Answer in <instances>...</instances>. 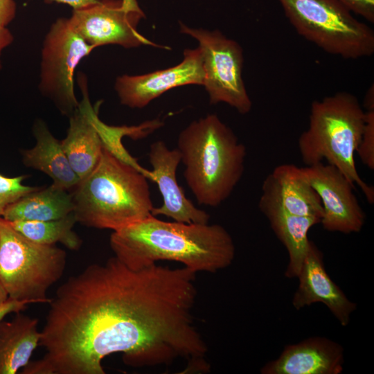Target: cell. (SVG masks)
<instances>
[{"label":"cell","instance_id":"obj_1","mask_svg":"<svg viewBox=\"0 0 374 374\" xmlns=\"http://www.w3.org/2000/svg\"><path fill=\"white\" fill-rule=\"evenodd\" d=\"M197 295L184 267L132 269L116 256L89 265L57 289L41 331L45 353L21 373L105 374L102 362L114 353L132 367L189 360L202 344Z\"/></svg>","mask_w":374,"mask_h":374},{"label":"cell","instance_id":"obj_2","mask_svg":"<svg viewBox=\"0 0 374 374\" xmlns=\"http://www.w3.org/2000/svg\"><path fill=\"white\" fill-rule=\"evenodd\" d=\"M109 245L132 269L168 260L195 273H215L231 265L235 254L233 240L222 225L166 222L154 215L113 231Z\"/></svg>","mask_w":374,"mask_h":374},{"label":"cell","instance_id":"obj_3","mask_svg":"<svg viewBox=\"0 0 374 374\" xmlns=\"http://www.w3.org/2000/svg\"><path fill=\"white\" fill-rule=\"evenodd\" d=\"M148 179L150 171L121 160L103 147L96 167L71 193L77 222L116 231L152 215Z\"/></svg>","mask_w":374,"mask_h":374},{"label":"cell","instance_id":"obj_4","mask_svg":"<svg viewBox=\"0 0 374 374\" xmlns=\"http://www.w3.org/2000/svg\"><path fill=\"white\" fill-rule=\"evenodd\" d=\"M177 148L197 202L211 207L224 202L242 177L247 155L233 130L217 114H208L181 131Z\"/></svg>","mask_w":374,"mask_h":374},{"label":"cell","instance_id":"obj_5","mask_svg":"<svg viewBox=\"0 0 374 374\" xmlns=\"http://www.w3.org/2000/svg\"><path fill=\"white\" fill-rule=\"evenodd\" d=\"M365 116L357 98L347 91L316 100L311 104L308 127L300 135L298 148L305 166L326 160L360 188L367 201L373 204L374 188L360 177L355 161Z\"/></svg>","mask_w":374,"mask_h":374},{"label":"cell","instance_id":"obj_6","mask_svg":"<svg viewBox=\"0 0 374 374\" xmlns=\"http://www.w3.org/2000/svg\"><path fill=\"white\" fill-rule=\"evenodd\" d=\"M66 251L35 242L0 217V282L8 298L30 303H49V288L66 268Z\"/></svg>","mask_w":374,"mask_h":374},{"label":"cell","instance_id":"obj_7","mask_svg":"<svg viewBox=\"0 0 374 374\" xmlns=\"http://www.w3.org/2000/svg\"><path fill=\"white\" fill-rule=\"evenodd\" d=\"M301 37L327 53L356 60L374 53V30L338 0H277Z\"/></svg>","mask_w":374,"mask_h":374},{"label":"cell","instance_id":"obj_8","mask_svg":"<svg viewBox=\"0 0 374 374\" xmlns=\"http://www.w3.org/2000/svg\"><path fill=\"white\" fill-rule=\"evenodd\" d=\"M94 48L73 29L69 18H58L50 26L42 42L38 87L64 116L78 108L75 71Z\"/></svg>","mask_w":374,"mask_h":374},{"label":"cell","instance_id":"obj_9","mask_svg":"<svg viewBox=\"0 0 374 374\" xmlns=\"http://www.w3.org/2000/svg\"><path fill=\"white\" fill-rule=\"evenodd\" d=\"M180 31L195 38L199 43L203 60V86L209 103H224L241 114L252 107L242 78L243 51L240 44L217 30L190 28L180 23Z\"/></svg>","mask_w":374,"mask_h":374},{"label":"cell","instance_id":"obj_10","mask_svg":"<svg viewBox=\"0 0 374 374\" xmlns=\"http://www.w3.org/2000/svg\"><path fill=\"white\" fill-rule=\"evenodd\" d=\"M144 13L136 0H101L73 10L69 18L73 29L94 48L116 44L126 48L142 45L161 47L140 34L137 26Z\"/></svg>","mask_w":374,"mask_h":374},{"label":"cell","instance_id":"obj_11","mask_svg":"<svg viewBox=\"0 0 374 374\" xmlns=\"http://www.w3.org/2000/svg\"><path fill=\"white\" fill-rule=\"evenodd\" d=\"M302 170L321 200L323 228L344 234L360 232L366 214L353 193L355 186L344 174L323 162L305 166Z\"/></svg>","mask_w":374,"mask_h":374},{"label":"cell","instance_id":"obj_12","mask_svg":"<svg viewBox=\"0 0 374 374\" xmlns=\"http://www.w3.org/2000/svg\"><path fill=\"white\" fill-rule=\"evenodd\" d=\"M204 72L201 50L186 49L184 60L174 66L136 75L116 78L114 89L121 104L141 109L169 89L187 84L203 85Z\"/></svg>","mask_w":374,"mask_h":374},{"label":"cell","instance_id":"obj_13","mask_svg":"<svg viewBox=\"0 0 374 374\" xmlns=\"http://www.w3.org/2000/svg\"><path fill=\"white\" fill-rule=\"evenodd\" d=\"M258 206L263 214L278 211L320 220L323 215L319 195L304 176L302 168L293 164L278 166L267 175L262 183Z\"/></svg>","mask_w":374,"mask_h":374},{"label":"cell","instance_id":"obj_14","mask_svg":"<svg viewBox=\"0 0 374 374\" xmlns=\"http://www.w3.org/2000/svg\"><path fill=\"white\" fill-rule=\"evenodd\" d=\"M152 170L150 179L155 182L163 198L159 207H154L152 215H162L174 221L184 223L208 224L209 215L197 208L188 199L177 180V169L181 162L177 148L170 149L163 141L153 142L148 152Z\"/></svg>","mask_w":374,"mask_h":374},{"label":"cell","instance_id":"obj_15","mask_svg":"<svg viewBox=\"0 0 374 374\" xmlns=\"http://www.w3.org/2000/svg\"><path fill=\"white\" fill-rule=\"evenodd\" d=\"M296 278L299 285L292 301L295 309L301 310L314 303H321L342 326L349 323L357 305L330 278L324 267L321 251L311 240Z\"/></svg>","mask_w":374,"mask_h":374},{"label":"cell","instance_id":"obj_16","mask_svg":"<svg viewBox=\"0 0 374 374\" xmlns=\"http://www.w3.org/2000/svg\"><path fill=\"white\" fill-rule=\"evenodd\" d=\"M82 98L75 112L69 117L66 137L61 141L62 149L80 180L87 177L97 165L103 144L94 122L99 103L90 102L85 75L78 76Z\"/></svg>","mask_w":374,"mask_h":374},{"label":"cell","instance_id":"obj_17","mask_svg":"<svg viewBox=\"0 0 374 374\" xmlns=\"http://www.w3.org/2000/svg\"><path fill=\"white\" fill-rule=\"evenodd\" d=\"M344 350L337 342L323 337H311L287 345L280 355L266 363L262 374H340Z\"/></svg>","mask_w":374,"mask_h":374},{"label":"cell","instance_id":"obj_18","mask_svg":"<svg viewBox=\"0 0 374 374\" xmlns=\"http://www.w3.org/2000/svg\"><path fill=\"white\" fill-rule=\"evenodd\" d=\"M33 133L35 145L21 151L24 166L45 173L53 180L52 184L58 188L73 189L80 179L69 162L61 141L53 135L42 119L35 120Z\"/></svg>","mask_w":374,"mask_h":374},{"label":"cell","instance_id":"obj_19","mask_svg":"<svg viewBox=\"0 0 374 374\" xmlns=\"http://www.w3.org/2000/svg\"><path fill=\"white\" fill-rule=\"evenodd\" d=\"M38 323L21 312L0 322V374H15L30 362L42 336Z\"/></svg>","mask_w":374,"mask_h":374},{"label":"cell","instance_id":"obj_20","mask_svg":"<svg viewBox=\"0 0 374 374\" xmlns=\"http://www.w3.org/2000/svg\"><path fill=\"white\" fill-rule=\"evenodd\" d=\"M71 193L53 184L39 187L9 204L2 218L14 221H48L73 213Z\"/></svg>","mask_w":374,"mask_h":374},{"label":"cell","instance_id":"obj_21","mask_svg":"<svg viewBox=\"0 0 374 374\" xmlns=\"http://www.w3.org/2000/svg\"><path fill=\"white\" fill-rule=\"evenodd\" d=\"M274 233L285 246L289 256L285 276L296 278L307 254L310 240L308 233L320 219L270 211L264 213Z\"/></svg>","mask_w":374,"mask_h":374},{"label":"cell","instance_id":"obj_22","mask_svg":"<svg viewBox=\"0 0 374 374\" xmlns=\"http://www.w3.org/2000/svg\"><path fill=\"white\" fill-rule=\"evenodd\" d=\"M8 222L23 235L39 244L54 245L60 242L72 251L80 249L82 244L81 238L73 229L77 223L73 213L48 221Z\"/></svg>","mask_w":374,"mask_h":374},{"label":"cell","instance_id":"obj_23","mask_svg":"<svg viewBox=\"0 0 374 374\" xmlns=\"http://www.w3.org/2000/svg\"><path fill=\"white\" fill-rule=\"evenodd\" d=\"M26 177V175L7 177L0 173V217H2L5 209L9 204L39 188L23 184V181Z\"/></svg>","mask_w":374,"mask_h":374},{"label":"cell","instance_id":"obj_24","mask_svg":"<svg viewBox=\"0 0 374 374\" xmlns=\"http://www.w3.org/2000/svg\"><path fill=\"white\" fill-rule=\"evenodd\" d=\"M365 124L356 153L362 162L374 170V110L365 111Z\"/></svg>","mask_w":374,"mask_h":374},{"label":"cell","instance_id":"obj_25","mask_svg":"<svg viewBox=\"0 0 374 374\" xmlns=\"http://www.w3.org/2000/svg\"><path fill=\"white\" fill-rule=\"evenodd\" d=\"M353 14L374 23V0H338Z\"/></svg>","mask_w":374,"mask_h":374},{"label":"cell","instance_id":"obj_26","mask_svg":"<svg viewBox=\"0 0 374 374\" xmlns=\"http://www.w3.org/2000/svg\"><path fill=\"white\" fill-rule=\"evenodd\" d=\"M17 6L14 0H0V26H7L15 19Z\"/></svg>","mask_w":374,"mask_h":374},{"label":"cell","instance_id":"obj_27","mask_svg":"<svg viewBox=\"0 0 374 374\" xmlns=\"http://www.w3.org/2000/svg\"><path fill=\"white\" fill-rule=\"evenodd\" d=\"M29 303L26 301H19L8 299L0 305V322L9 314L23 311Z\"/></svg>","mask_w":374,"mask_h":374},{"label":"cell","instance_id":"obj_28","mask_svg":"<svg viewBox=\"0 0 374 374\" xmlns=\"http://www.w3.org/2000/svg\"><path fill=\"white\" fill-rule=\"evenodd\" d=\"M47 3H64L70 6L73 10L82 9L98 3L101 0H45Z\"/></svg>","mask_w":374,"mask_h":374},{"label":"cell","instance_id":"obj_29","mask_svg":"<svg viewBox=\"0 0 374 374\" xmlns=\"http://www.w3.org/2000/svg\"><path fill=\"white\" fill-rule=\"evenodd\" d=\"M14 40V36L10 30L5 26H0V70L2 68L1 55L3 51L10 46Z\"/></svg>","mask_w":374,"mask_h":374},{"label":"cell","instance_id":"obj_30","mask_svg":"<svg viewBox=\"0 0 374 374\" xmlns=\"http://www.w3.org/2000/svg\"><path fill=\"white\" fill-rule=\"evenodd\" d=\"M364 109L365 111L374 110V89L373 85L366 91L364 100Z\"/></svg>","mask_w":374,"mask_h":374},{"label":"cell","instance_id":"obj_31","mask_svg":"<svg viewBox=\"0 0 374 374\" xmlns=\"http://www.w3.org/2000/svg\"><path fill=\"white\" fill-rule=\"evenodd\" d=\"M8 295L0 282V305L8 300Z\"/></svg>","mask_w":374,"mask_h":374}]
</instances>
